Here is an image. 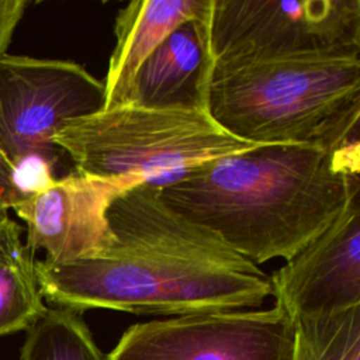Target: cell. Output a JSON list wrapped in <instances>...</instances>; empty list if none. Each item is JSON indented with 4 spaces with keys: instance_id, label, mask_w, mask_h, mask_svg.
Instances as JSON below:
<instances>
[{
    "instance_id": "cell-1",
    "label": "cell",
    "mask_w": 360,
    "mask_h": 360,
    "mask_svg": "<svg viewBox=\"0 0 360 360\" xmlns=\"http://www.w3.org/2000/svg\"><path fill=\"white\" fill-rule=\"evenodd\" d=\"M107 219L115 240L105 252L68 263L37 260L44 300L79 314L180 316L259 308L271 297L267 273L167 208L158 184L122 191Z\"/></svg>"
},
{
    "instance_id": "cell-2",
    "label": "cell",
    "mask_w": 360,
    "mask_h": 360,
    "mask_svg": "<svg viewBox=\"0 0 360 360\" xmlns=\"http://www.w3.org/2000/svg\"><path fill=\"white\" fill-rule=\"evenodd\" d=\"M359 142L330 152L256 145L158 184L173 212L215 233L256 266L294 257L360 190Z\"/></svg>"
},
{
    "instance_id": "cell-3",
    "label": "cell",
    "mask_w": 360,
    "mask_h": 360,
    "mask_svg": "<svg viewBox=\"0 0 360 360\" xmlns=\"http://www.w3.org/2000/svg\"><path fill=\"white\" fill-rule=\"evenodd\" d=\"M207 110L245 142L343 149L359 142L360 56L215 60Z\"/></svg>"
},
{
    "instance_id": "cell-4",
    "label": "cell",
    "mask_w": 360,
    "mask_h": 360,
    "mask_svg": "<svg viewBox=\"0 0 360 360\" xmlns=\"http://www.w3.org/2000/svg\"><path fill=\"white\" fill-rule=\"evenodd\" d=\"M52 143L76 172L100 179L156 183L202 162L256 146L232 136L207 111L155 110L135 104L69 121Z\"/></svg>"
},
{
    "instance_id": "cell-5",
    "label": "cell",
    "mask_w": 360,
    "mask_h": 360,
    "mask_svg": "<svg viewBox=\"0 0 360 360\" xmlns=\"http://www.w3.org/2000/svg\"><path fill=\"white\" fill-rule=\"evenodd\" d=\"M215 60L360 56V0H212Z\"/></svg>"
},
{
    "instance_id": "cell-6",
    "label": "cell",
    "mask_w": 360,
    "mask_h": 360,
    "mask_svg": "<svg viewBox=\"0 0 360 360\" xmlns=\"http://www.w3.org/2000/svg\"><path fill=\"white\" fill-rule=\"evenodd\" d=\"M104 100V82L76 62L6 53L0 58V150L11 165L56 150V132L101 111Z\"/></svg>"
},
{
    "instance_id": "cell-7",
    "label": "cell",
    "mask_w": 360,
    "mask_h": 360,
    "mask_svg": "<svg viewBox=\"0 0 360 360\" xmlns=\"http://www.w3.org/2000/svg\"><path fill=\"white\" fill-rule=\"evenodd\" d=\"M294 322L274 304L129 326L105 360H291Z\"/></svg>"
},
{
    "instance_id": "cell-8",
    "label": "cell",
    "mask_w": 360,
    "mask_h": 360,
    "mask_svg": "<svg viewBox=\"0 0 360 360\" xmlns=\"http://www.w3.org/2000/svg\"><path fill=\"white\" fill-rule=\"evenodd\" d=\"M138 179H100L79 172L21 198L11 208L27 225L25 243L45 260L68 263L105 252L115 240L107 210Z\"/></svg>"
},
{
    "instance_id": "cell-9",
    "label": "cell",
    "mask_w": 360,
    "mask_h": 360,
    "mask_svg": "<svg viewBox=\"0 0 360 360\" xmlns=\"http://www.w3.org/2000/svg\"><path fill=\"white\" fill-rule=\"evenodd\" d=\"M271 297L290 319L360 305V190L340 215L270 276Z\"/></svg>"
},
{
    "instance_id": "cell-10",
    "label": "cell",
    "mask_w": 360,
    "mask_h": 360,
    "mask_svg": "<svg viewBox=\"0 0 360 360\" xmlns=\"http://www.w3.org/2000/svg\"><path fill=\"white\" fill-rule=\"evenodd\" d=\"M210 18L211 10L184 21L158 45L136 72L131 104L208 112V84L215 62Z\"/></svg>"
},
{
    "instance_id": "cell-11",
    "label": "cell",
    "mask_w": 360,
    "mask_h": 360,
    "mask_svg": "<svg viewBox=\"0 0 360 360\" xmlns=\"http://www.w3.org/2000/svg\"><path fill=\"white\" fill-rule=\"evenodd\" d=\"M212 0H136L115 18V46L104 79L103 110L131 104L138 69L180 24L207 14Z\"/></svg>"
},
{
    "instance_id": "cell-12",
    "label": "cell",
    "mask_w": 360,
    "mask_h": 360,
    "mask_svg": "<svg viewBox=\"0 0 360 360\" xmlns=\"http://www.w3.org/2000/svg\"><path fill=\"white\" fill-rule=\"evenodd\" d=\"M21 233L8 214L0 215V338L27 332L48 309L37 278L35 252Z\"/></svg>"
},
{
    "instance_id": "cell-13",
    "label": "cell",
    "mask_w": 360,
    "mask_h": 360,
    "mask_svg": "<svg viewBox=\"0 0 360 360\" xmlns=\"http://www.w3.org/2000/svg\"><path fill=\"white\" fill-rule=\"evenodd\" d=\"M21 360H105L82 314L48 308L27 330Z\"/></svg>"
},
{
    "instance_id": "cell-14",
    "label": "cell",
    "mask_w": 360,
    "mask_h": 360,
    "mask_svg": "<svg viewBox=\"0 0 360 360\" xmlns=\"http://www.w3.org/2000/svg\"><path fill=\"white\" fill-rule=\"evenodd\" d=\"M291 360H360V305L294 321Z\"/></svg>"
},
{
    "instance_id": "cell-15",
    "label": "cell",
    "mask_w": 360,
    "mask_h": 360,
    "mask_svg": "<svg viewBox=\"0 0 360 360\" xmlns=\"http://www.w3.org/2000/svg\"><path fill=\"white\" fill-rule=\"evenodd\" d=\"M28 1L0 0V58L7 53L13 34L21 21Z\"/></svg>"
},
{
    "instance_id": "cell-16",
    "label": "cell",
    "mask_w": 360,
    "mask_h": 360,
    "mask_svg": "<svg viewBox=\"0 0 360 360\" xmlns=\"http://www.w3.org/2000/svg\"><path fill=\"white\" fill-rule=\"evenodd\" d=\"M20 200L21 195L14 183V167L0 150V215L7 214Z\"/></svg>"
}]
</instances>
